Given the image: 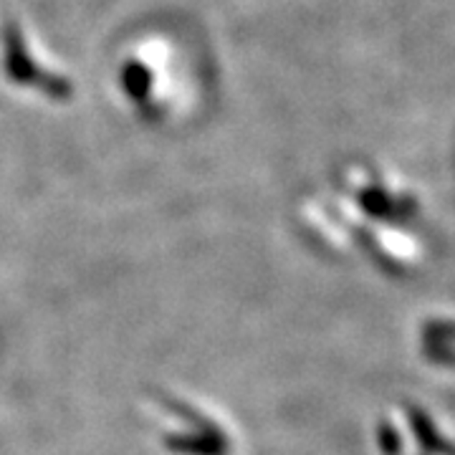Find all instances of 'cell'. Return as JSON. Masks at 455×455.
<instances>
[{
  "mask_svg": "<svg viewBox=\"0 0 455 455\" xmlns=\"http://www.w3.org/2000/svg\"><path fill=\"white\" fill-rule=\"evenodd\" d=\"M152 76L142 64H127L122 71V86L132 99H145L149 92Z\"/></svg>",
  "mask_w": 455,
  "mask_h": 455,
  "instance_id": "obj_3",
  "label": "cell"
},
{
  "mask_svg": "<svg viewBox=\"0 0 455 455\" xmlns=\"http://www.w3.org/2000/svg\"><path fill=\"white\" fill-rule=\"evenodd\" d=\"M3 53H5V74L11 76V82L23 84V86H38L53 99L71 97L74 89H71L68 79L49 74L33 64L31 53L23 44V33L16 23H5V28H3Z\"/></svg>",
  "mask_w": 455,
  "mask_h": 455,
  "instance_id": "obj_1",
  "label": "cell"
},
{
  "mask_svg": "<svg viewBox=\"0 0 455 455\" xmlns=\"http://www.w3.org/2000/svg\"><path fill=\"white\" fill-rule=\"evenodd\" d=\"M379 443H382V453L385 455H400V438L390 425L379 427Z\"/></svg>",
  "mask_w": 455,
  "mask_h": 455,
  "instance_id": "obj_4",
  "label": "cell"
},
{
  "mask_svg": "<svg viewBox=\"0 0 455 455\" xmlns=\"http://www.w3.org/2000/svg\"><path fill=\"white\" fill-rule=\"evenodd\" d=\"M410 420H412V430H415V435L420 438V443H425V445L433 451V455L451 453V451H448V445H443V440H440V435L435 433L433 423L427 420V415L418 412V410H410Z\"/></svg>",
  "mask_w": 455,
  "mask_h": 455,
  "instance_id": "obj_2",
  "label": "cell"
}]
</instances>
